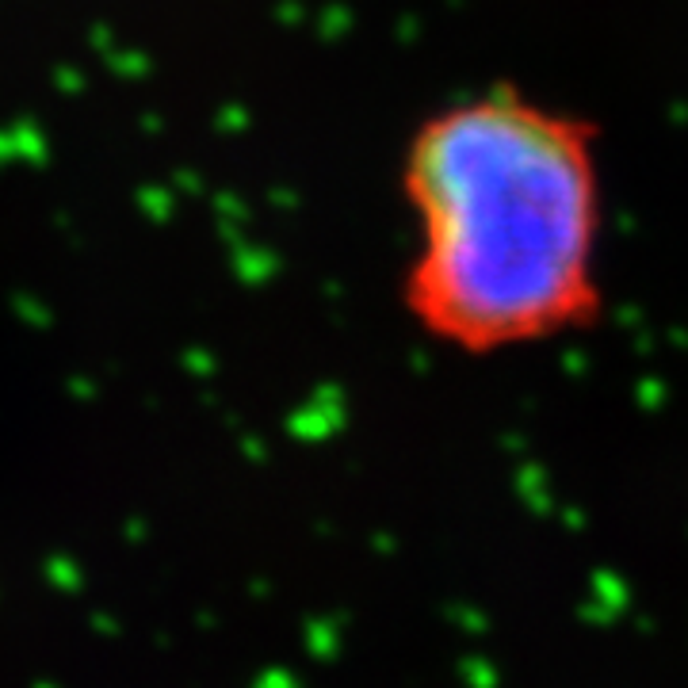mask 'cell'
<instances>
[{
    "instance_id": "obj_1",
    "label": "cell",
    "mask_w": 688,
    "mask_h": 688,
    "mask_svg": "<svg viewBox=\"0 0 688 688\" xmlns=\"http://www.w3.org/2000/svg\"><path fill=\"white\" fill-rule=\"evenodd\" d=\"M413 245L402 310L436 348L490 360L570 341L604 314L601 130L509 81L455 92L398 157Z\"/></svg>"
}]
</instances>
